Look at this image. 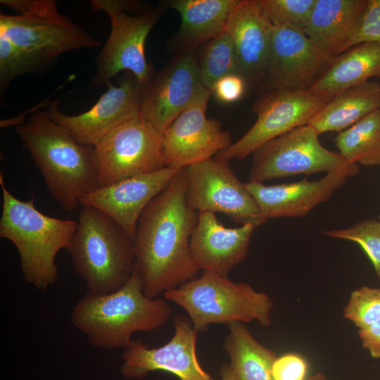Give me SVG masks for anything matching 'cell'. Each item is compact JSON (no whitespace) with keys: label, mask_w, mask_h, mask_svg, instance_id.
Masks as SVG:
<instances>
[{"label":"cell","mask_w":380,"mask_h":380,"mask_svg":"<svg viewBox=\"0 0 380 380\" xmlns=\"http://www.w3.org/2000/svg\"><path fill=\"white\" fill-rule=\"evenodd\" d=\"M211 94L205 92L163 133L166 167H187L212 158L232 144L229 132L222 129L221 122L206 117Z\"/></svg>","instance_id":"cell-15"},{"label":"cell","mask_w":380,"mask_h":380,"mask_svg":"<svg viewBox=\"0 0 380 380\" xmlns=\"http://www.w3.org/2000/svg\"><path fill=\"white\" fill-rule=\"evenodd\" d=\"M186 186L185 167L150 202L137 223L134 266L149 298L197 277L199 272L189 250L198 212L186 201Z\"/></svg>","instance_id":"cell-1"},{"label":"cell","mask_w":380,"mask_h":380,"mask_svg":"<svg viewBox=\"0 0 380 380\" xmlns=\"http://www.w3.org/2000/svg\"><path fill=\"white\" fill-rule=\"evenodd\" d=\"M368 42L380 44V0H367L351 45Z\"/></svg>","instance_id":"cell-33"},{"label":"cell","mask_w":380,"mask_h":380,"mask_svg":"<svg viewBox=\"0 0 380 380\" xmlns=\"http://www.w3.org/2000/svg\"><path fill=\"white\" fill-rule=\"evenodd\" d=\"M171 307L164 298H149L144 293L139 272L134 264L127 283L105 295L89 292L75 305L72 324L101 349L126 348L137 331H151L163 326L170 317Z\"/></svg>","instance_id":"cell-3"},{"label":"cell","mask_w":380,"mask_h":380,"mask_svg":"<svg viewBox=\"0 0 380 380\" xmlns=\"http://www.w3.org/2000/svg\"><path fill=\"white\" fill-rule=\"evenodd\" d=\"M367 0H316L303 29L317 49L332 59L352 48Z\"/></svg>","instance_id":"cell-22"},{"label":"cell","mask_w":380,"mask_h":380,"mask_svg":"<svg viewBox=\"0 0 380 380\" xmlns=\"http://www.w3.org/2000/svg\"><path fill=\"white\" fill-rule=\"evenodd\" d=\"M15 131L64 210H75L81 196L99 188L95 148L79 144L46 110L33 111Z\"/></svg>","instance_id":"cell-2"},{"label":"cell","mask_w":380,"mask_h":380,"mask_svg":"<svg viewBox=\"0 0 380 380\" xmlns=\"http://www.w3.org/2000/svg\"><path fill=\"white\" fill-rule=\"evenodd\" d=\"M331 99L310 89L265 91L253 104L257 115L253 125L215 158L229 162L246 158L267 141L308 125Z\"/></svg>","instance_id":"cell-10"},{"label":"cell","mask_w":380,"mask_h":380,"mask_svg":"<svg viewBox=\"0 0 380 380\" xmlns=\"http://www.w3.org/2000/svg\"><path fill=\"white\" fill-rule=\"evenodd\" d=\"M221 378L219 380H240L232 372L229 365L224 364L220 369ZM211 380H215L213 378Z\"/></svg>","instance_id":"cell-37"},{"label":"cell","mask_w":380,"mask_h":380,"mask_svg":"<svg viewBox=\"0 0 380 380\" xmlns=\"http://www.w3.org/2000/svg\"><path fill=\"white\" fill-rule=\"evenodd\" d=\"M224 349L229 367L240 380H274L272 367L276 353L260 343L243 322L228 324Z\"/></svg>","instance_id":"cell-26"},{"label":"cell","mask_w":380,"mask_h":380,"mask_svg":"<svg viewBox=\"0 0 380 380\" xmlns=\"http://www.w3.org/2000/svg\"><path fill=\"white\" fill-rule=\"evenodd\" d=\"M380 73V44L362 43L331 59L309 89L332 99Z\"/></svg>","instance_id":"cell-24"},{"label":"cell","mask_w":380,"mask_h":380,"mask_svg":"<svg viewBox=\"0 0 380 380\" xmlns=\"http://www.w3.org/2000/svg\"><path fill=\"white\" fill-rule=\"evenodd\" d=\"M198 64L203 83L210 91L221 78L230 75H239L235 45L226 30L208 42Z\"/></svg>","instance_id":"cell-28"},{"label":"cell","mask_w":380,"mask_h":380,"mask_svg":"<svg viewBox=\"0 0 380 380\" xmlns=\"http://www.w3.org/2000/svg\"><path fill=\"white\" fill-rule=\"evenodd\" d=\"M303 380H327V379L322 374H317L315 376H310V378L307 379H303Z\"/></svg>","instance_id":"cell-38"},{"label":"cell","mask_w":380,"mask_h":380,"mask_svg":"<svg viewBox=\"0 0 380 380\" xmlns=\"http://www.w3.org/2000/svg\"><path fill=\"white\" fill-rule=\"evenodd\" d=\"M378 77H379V80H380V73H379V75H378ZM379 90H380V82H379Z\"/></svg>","instance_id":"cell-39"},{"label":"cell","mask_w":380,"mask_h":380,"mask_svg":"<svg viewBox=\"0 0 380 380\" xmlns=\"http://www.w3.org/2000/svg\"><path fill=\"white\" fill-rule=\"evenodd\" d=\"M323 233L357 243L372 262L380 280V220H365L348 228L327 230Z\"/></svg>","instance_id":"cell-30"},{"label":"cell","mask_w":380,"mask_h":380,"mask_svg":"<svg viewBox=\"0 0 380 380\" xmlns=\"http://www.w3.org/2000/svg\"><path fill=\"white\" fill-rule=\"evenodd\" d=\"M258 227L248 222L236 228L225 227L215 213L199 212L189 242L194 263L199 270L228 277L230 270L247 256L251 238Z\"/></svg>","instance_id":"cell-20"},{"label":"cell","mask_w":380,"mask_h":380,"mask_svg":"<svg viewBox=\"0 0 380 380\" xmlns=\"http://www.w3.org/2000/svg\"><path fill=\"white\" fill-rule=\"evenodd\" d=\"M66 249L75 271L92 294L115 292L132 274L134 242L113 220L94 207L82 206Z\"/></svg>","instance_id":"cell-5"},{"label":"cell","mask_w":380,"mask_h":380,"mask_svg":"<svg viewBox=\"0 0 380 380\" xmlns=\"http://www.w3.org/2000/svg\"><path fill=\"white\" fill-rule=\"evenodd\" d=\"M319 136L306 125L264 144L252 153L250 181L263 183L296 175L328 173L358 167L339 153L324 148Z\"/></svg>","instance_id":"cell-9"},{"label":"cell","mask_w":380,"mask_h":380,"mask_svg":"<svg viewBox=\"0 0 380 380\" xmlns=\"http://www.w3.org/2000/svg\"><path fill=\"white\" fill-rule=\"evenodd\" d=\"M142 86L134 76L123 80L118 86L110 82L99 101L83 113L63 114L58 101L49 102L46 111L79 144L95 147L120 126L140 115Z\"/></svg>","instance_id":"cell-14"},{"label":"cell","mask_w":380,"mask_h":380,"mask_svg":"<svg viewBox=\"0 0 380 380\" xmlns=\"http://www.w3.org/2000/svg\"><path fill=\"white\" fill-rule=\"evenodd\" d=\"M316 0H257L258 7L272 26L302 30Z\"/></svg>","instance_id":"cell-29"},{"label":"cell","mask_w":380,"mask_h":380,"mask_svg":"<svg viewBox=\"0 0 380 380\" xmlns=\"http://www.w3.org/2000/svg\"><path fill=\"white\" fill-rule=\"evenodd\" d=\"M335 144L348 162L380 166V108L338 132Z\"/></svg>","instance_id":"cell-27"},{"label":"cell","mask_w":380,"mask_h":380,"mask_svg":"<svg viewBox=\"0 0 380 380\" xmlns=\"http://www.w3.org/2000/svg\"><path fill=\"white\" fill-rule=\"evenodd\" d=\"M379 108V83L368 80L332 98L308 125L319 135L341 132Z\"/></svg>","instance_id":"cell-25"},{"label":"cell","mask_w":380,"mask_h":380,"mask_svg":"<svg viewBox=\"0 0 380 380\" xmlns=\"http://www.w3.org/2000/svg\"><path fill=\"white\" fill-rule=\"evenodd\" d=\"M188 314L194 328L204 331L211 324L258 321L271 324L272 299L243 282L203 271L202 275L163 293Z\"/></svg>","instance_id":"cell-6"},{"label":"cell","mask_w":380,"mask_h":380,"mask_svg":"<svg viewBox=\"0 0 380 380\" xmlns=\"http://www.w3.org/2000/svg\"><path fill=\"white\" fill-rule=\"evenodd\" d=\"M94 148L99 188L166 167L163 134L141 115L120 126Z\"/></svg>","instance_id":"cell-11"},{"label":"cell","mask_w":380,"mask_h":380,"mask_svg":"<svg viewBox=\"0 0 380 380\" xmlns=\"http://www.w3.org/2000/svg\"><path fill=\"white\" fill-rule=\"evenodd\" d=\"M186 169V201L194 210L223 213L241 224L254 222L260 226L267 221L229 162L214 158Z\"/></svg>","instance_id":"cell-12"},{"label":"cell","mask_w":380,"mask_h":380,"mask_svg":"<svg viewBox=\"0 0 380 380\" xmlns=\"http://www.w3.org/2000/svg\"><path fill=\"white\" fill-rule=\"evenodd\" d=\"M240 0H170L163 3L176 10L181 26L175 37L183 52L194 51L201 44L224 32Z\"/></svg>","instance_id":"cell-23"},{"label":"cell","mask_w":380,"mask_h":380,"mask_svg":"<svg viewBox=\"0 0 380 380\" xmlns=\"http://www.w3.org/2000/svg\"><path fill=\"white\" fill-rule=\"evenodd\" d=\"M246 82L239 75H230L219 80L212 93L224 103H232L241 98L245 91Z\"/></svg>","instance_id":"cell-35"},{"label":"cell","mask_w":380,"mask_h":380,"mask_svg":"<svg viewBox=\"0 0 380 380\" xmlns=\"http://www.w3.org/2000/svg\"><path fill=\"white\" fill-rule=\"evenodd\" d=\"M180 170L165 167L151 173L122 179L83 195L80 204L94 207L106 214L134 242L142 213Z\"/></svg>","instance_id":"cell-18"},{"label":"cell","mask_w":380,"mask_h":380,"mask_svg":"<svg viewBox=\"0 0 380 380\" xmlns=\"http://www.w3.org/2000/svg\"><path fill=\"white\" fill-rule=\"evenodd\" d=\"M174 327L172 338L159 348H149L141 341H133L125 348L122 375L127 379H141L151 372L163 370L181 380H211L198 361L196 345L198 331L189 317L176 315Z\"/></svg>","instance_id":"cell-16"},{"label":"cell","mask_w":380,"mask_h":380,"mask_svg":"<svg viewBox=\"0 0 380 380\" xmlns=\"http://www.w3.org/2000/svg\"><path fill=\"white\" fill-rule=\"evenodd\" d=\"M19 15L1 13L0 34L17 46L38 68L77 49L95 48L102 42L61 15L53 0H1Z\"/></svg>","instance_id":"cell-7"},{"label":"cell","mask_w":380,"mask_h":380,"mask_svg":"<svg viewBox=\"0 0 380 380\" xmlns=\"http://www.w3.org/2000/svg\"><path fill=\"white\" fill-rule=\"evenodd\" d=\"M0 186L3 200L0 236L15 246L25 280L44 291L58 277L56 257L68 246L77 222L44 214L35 207L34 198L18 199L6 186L1 172Z\"/></svg>","instance_id":"cell-4"},{"label":"cell","mask_w":380,"mask_h":380,"mask_svg":"<svg viewBox=\"0 0 380 380\" xmlns=\"http://www.w3.org/2000/svg\"><path fill=\"white\" fill-rule=\"evenodd\" d=\"M343 315L358 329L380 319V288L362 286L353 291Z\"/></svg>","instance_id":"cell-31"},{"label":"cell","mask_w":380,"mask_h":380,"mask_svg":"<svg viewBox=\"0 0 380 380\" xmlns=\"http://www.w3.org/2000/svg\"><path fill=\"white\" fill-rule=\"evenodd\" d=\"M362 346L374 358H380V319L371 325L358 329Z\"/></svg>","instance_id":"cell-36"},{"label":"cell","mask_w":380,"mask_h":380,"mask_svg":"<svg viewBox=\"0 0 380 380\" xmlns=\"http://www.w3.org/2000/svg\"><path fill=\"white\" fill-rule=\"evenodd\" d=\"M35 69L33 63L18 47L0 34L1 92L12 80Z\"/></svg>","instance_id":"cell-32"},{"label":"cell","mask_w":380,"mask_h":380,"mask_svg":"<svg viewBox=\"0 0 380 380\" xmlns=\"http://www.w3.org/2000/svg\"><path fill=\"white\" fill-rule=\"evenodd\" d=\"M379 220H380V215H379Z\"/></svg>","instance_id":"cell-40"},{"label":"cell","mask_w":380,"mask_h":380,"mask_svg":"<svg viewBox=\"0 0 380 380\" xmlns=\"http://www.w3.org/2000/svg\"><path fill=\"white\" fill-rule=\"evenodd\" d=\"M232 36L239 75L249 83L262 82L270 56L272 25L257 0H240L225 29Z\"/></svg>","instance_id":"cell-21"},{"label":"cell","mask_w":380,"mask_h":380,"mask_svg":"<svg viewBox=\"0 0 380 380\" xmlns=\"http://www.w3.org/2000/svg\"><path fill=\"white\" fill-rule=\"evenodd\" d=\"M207 91L194 52H182L142 86L140 115L163 134Z\"/></svg>","instance_id":"cell-13"},{"label":"cell","mask_w":380,"mask_h":380,"mask_svg":"<svg viewBox=\"0 0 380 380\" xmlns=\"http://www.w3.org/2000/svg\"><path fill=\"white\" fill-rule=\"evenodd\" d=\"M331 61L317 49L302 30L272 26L262 87L265 91L309 89Z\"/></svg>","instance_id":"cell-17"},{"label":"cell","mask_w":380,"mask_h":380,"mask_svg":"<svg viewBox=\"0 0 380 380\" xmlns=\"http://www.w3.org/2000/svg\"><path fill=\"white\" fill-rule=\"evenodd\" d=\"M307 364L296 354H286L277 357L272 367L274 380H303L307 372Z\"/></svg>","instance_id":"cell-34"},{"label":"cell","mask_w":380,"mask_h":380,"mask_svg":"<svg viewBox=\"0 0 380 380\" xmlns=\"http://www.w3.org/2000/svg\"><path fill=\"white\" fill-rule=\"evenodd\" d=\"M91 4L94 11H104L108 15L111 30L96 58V70L90 86L99 88L107 85L124 70L130 72L141 85L148 82L153 70L146 58V40L165 6L152 8L145 13L133 16L115 8L111 0H93Z\"/></svg>","instance_id":"cell-8"},{"label":"cell","mask_w":380,"mask_h":380,"mask_svg":"<svg viewBox=\"0 0 380 380\" xmlns=\"http://www.w3.org/2000/svg\"><path fill=\"white\" fill-rule=\"evenodd\" d=\"M358 172L359 167H357L329 172L315 181L305 179L297 182L271 186L250 181L245 184L265 220L303 217L319 204L329 199L343 186L348 177Z\"/></svg>","instance_id":"cell-19"}]
</instances>
